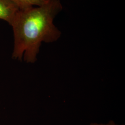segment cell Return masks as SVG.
<instances>
[{
	"instance_id": "cell-1",
	"label": "cell",
	"mask_w": 125,
	"mask_h": 125,
	"mask_svg": "<svg viewBox=\"0 0 125 125\" xmlns=\"http://www.w3.org/2000/svg\"><path fill=\"white\" fill-rule=\"evenodd\" d=\"M62 10L60 0H50L41 6L20 10L11 25L14 37L13 58L34 63L43 42L58 41L62 33L54 20Z\"/></svg>"
},
{
	"instance_id": "cell-2",
	"label": "cell",
	"mask_w": 125,
	"mask_h": 125,
	"mask_svg": "<svg viewBox=\"0 0 125 125\" xmlns=\"http://www.w3.org/2000/svg\"><path fill=\"white\" fill-rule=\"evenodd\" d=\"M20 9L13 0H0V19L11 26Z\"/></svg>"
},
{
	"instance_id": "cell-3",
	"label": "cell",
	"mask_w": 125,
	"mask_h": 125,
	"mask_svg": "<svg viewBox=\"0 0 125 125\" xmlns=\"http://www.w3.org/2000/svg\"><path fill=\"white\" fill-rule=\"evenodd\" d=\"M20 10H25L46 4L50 0H13Z\"/></svg>"
},
{
	"instance_id": "cell-4",
	"label": "cell",
	"mask_w": 125,
	"mask_h": 125,
	"mask_svg": "<svg viewBox=\"0 0 125 125\" xmlns=\"http://www.w3.org/2000/svg\"><path fill=\"white\" fill-rule=\"evenodd\" d=\"M106 125H118V124H116V123H115L114 121H112V120H111V121H109L106 124Z\"/></svg>"
},
{
	"instance_id": "cell-5",
	"label": "cell",
	"mask_w": 125,
	"mask_h": 125,
	"mask_svg": "<svg viewBox=\"0 0 125 125\" xmlns=\"http://www.w3.org/2000/svg\"><path fill=\"white\" fill-rule=\"evenodd\" d=\"M89 125H107L106 124L98 123H91Z\"/></svg>"
}]
</instances>
